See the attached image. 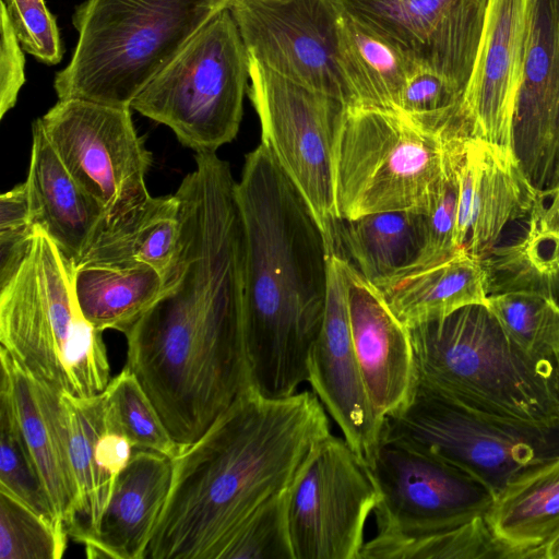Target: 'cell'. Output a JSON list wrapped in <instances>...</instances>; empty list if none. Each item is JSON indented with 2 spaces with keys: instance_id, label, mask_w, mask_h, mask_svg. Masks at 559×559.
<instances>
[{
  "instance_id": "obj_24",
  "label": "cell",
  "mask_w": 559,
  "mask_h": 559,
  "mask_svg": "<svg viewBox=\"0 0 559 559\" xmlns=\"http://www.w3.org/2000/svg\"><path fill=\"white\" fill-rule=\"evenodd\" d=\"M407 328L441 319L469 305H486L487 272L483 260L464 250L423 269L373 284Z\"/></svg>"
},
{
  "instance_id": "obj_25",
  "label": "cell",
  "mask_w": 559,
  "mask_h": 559,
  "mask_svg": "<svg viewBox=\"0 0 559 559\" xmlns=\"http://www.w3.org/2000/svg\"><path fill=\"white\" fill-rule=\"evenodd\" d=\"M337 60L355 106L400 111L408 76L421 67L382 32L341 8Z\"/></svg>"
},
{
  "instance_id": "obj_6",
  "label": "cell",
  "mask_w": 559,
  "mask_h": 559,
  "mask_svg": "<svg viewBox=\"0 0 559 559\" xmlns=\"http://www.w3.org/2000/svg\"><path fill=\"white\" fill-rule=\"evenodd\" d=\"M229 0H85L79 39L55 76L59 99L130 107L133 99Z\"/></svg>"
},
{
  "instance_id": "obj_27",
  "label": "cell",
  "mask_w": 559,
  "mask_h": 559,
  "mask_svg": "<svg viewBox=\"0 0 559 559\" xmlns=\"http://www.w3.org/2000/svg\"><path fill=\"white\" fill-rule=\"evenodd\" d=\"M485 519L500 540L528 559H543V546L559 533V456L513 478Z\"/></svg>"
},
{
  "instance_id": "obj_23",
  "label": "cell",
  "mask_w": 559,
  "mask_h": 559,
  "mask_svg": "<svg viewBox=\"0 0 559 559\" xmlns=\"http://www.w3.org/2000/svg\"><path fill=\"white\" fill-rule=\"evenodd\" d=\"M25 182L35 225L76 265L105 226V215L70 175L37 120Z\"/></svg>"
},
{
  "instance_id": "obj_42",
  "label": "cell",
  "mask_w": 559,
  "mask_h": 559,
  "mask_svg": "<svg viewBox=\"0 0 559 559\" xmlns=\"http://www.w3.org/2000/svg\"><path fill=\"white\" fill-rule=\"evenodd\" d=\"M557 361H558V367H559V354H558V356H557Z\"/></svg>"
},
{
  "instance_id": "obj_34",
  "label": "cell",
  "mask_w": 559,
  "mask_h": 559,
  "mask_svg": "<svg viewBox=\"0 0 559 559\" xmlns=\"http://www.w3.org/2000/svg\"><path fill=\"white\" fill-rule=\"evenodd\" d=\"M104 394L108 415L130 438L135 450L152 451L170 459L180 452L154 405L128 368L110 379Z\"/></svg>"
},
{
  "instance_id": "obj_1",
  "label": "cell",
  "mask_w": 559,
  "mask_h": 559,
  "mask_svg": "<svg viewBox=\"0 0 559 559\" xmlns=\"http://www.w3.org/2000/svg\"><path fill=\"white\" fill-rule=\"evenodd\" d=\"M177 260L156 301L124 333L128 368L180 451L251 384L243 336V230L235 187L183 181Z\"/></svg>"
},
{
  "instance_id": "obj_18",
  "label": "cell",
  "mask_w": 559,
  "mask_h": 559,
  "mask_svg": "<svg viewBox=\"0 0 559 559\" xmlns=\"http://www.w3.org/2000/svg\"><path fill=\"white\" fill-rule=\"evenodd\" d=\"M542 201L512 152L477 138L465 139L459 167V250L486 259L507 225L530 217Z\"/></svg>"
},
{
  "instance_id": "obj_14",
  "label": "cell",
  "mask_w": 559,
  "mask_h": 559,
  "mask_svg": "<svg viewBox=\"0 0 559 559\" xmlns=\"http://www.w3.org/2000/svg\"><path fill=\"white\" fill-rule=\"evenodd\" d=\"M379 491L376 532L441 528L485 515L491 490L464 469L405 444L382 439L368 465Z\"/></svg>"
},
{
  "instance_id": "obj_12",
  "label": "cell",
  "mask_w": 559,
  "mask_h": 559,
  "mask_svg": "<svg viewBox=\"0 0 559 559\" xmlns=\"http://www.w3.org/2000/svg\"><path fill=\"white\" fill-rule=\"evenodd\" d=\"M378 499L368 464L344 438L318 441L289 486L294 558L359 559Z\"/></svg>"
},
{
  "instance_id": "obj_39",
  "label": "cell",
  "mask_w": 559,
  "mask_h": 559,
  "mask_svg": "<svg viewBox=\"0 0 559 559\" xmlns=\"http://www.w3.org/2000/svg\"><path fill=\"white\" fill-rule=\"evenodd\" d=\"M0 118L14 107L25 83L23 48L1 4Z\"/></svg>"
},
{
  "instance_id": "obj_40",
  "label": "cell",
  "mask_w": 559,
  "mask_h": 559,
  "mask_svg": "<svg viewBox=\"0 0 559 559\" xmlns=\"http://www.w3.org/2000/svg\"><path fill=\"white\" fill-rule=\"evenodd\" d=\"M35 234L31 216L0 217V287L10 282L25 261Z\"/></svg>"
},
{
  "instance_id": "obj_10",
  "label": "cell",
  "mask_w": 559,
  "mask_h": 559,
  "mask_svg": "<svg viewBox=\"0 0 559 559\" xmlns=\"http://www.w3.org/2000/svg\"><path fill=\"white\" fill-rule=\"evenodd\" d=\"M249 79V95L261 124V143L307 202L330 253L338 254L333 153L347 105L251 59Z\"/></svg>"
},
{
  "instance_id": "obj_21",
  "label": "cell",
  "mask_w": 559,
  "mask_h": 559,
  "mask_svg": "<svg viewBox=\"0 0 559 559\" xmlns=\"http://www.w3.org/2000/svg\"><path fill=\"white\" fill-rule=\"evenodd\" d=\"M1 388L13 406L57 522L67 530L76 502L60 394L0 348Z\"/></svg>"
},
{
  "instance_id": "obj_16",
  "label": "cell",
  "mask_w": 559,
  "mask_h": 559,
  "mask_svg": "<svg viewBox=\"0 0 559 559\" xmlns=\"http://www.w3.org/2000/svg\"><path fill=\"white\" fill-rule=\"evenodd\" d=\"M512 152L545 199L559 187V0L526 1V34Z\"/></svg>"
},
{
  "instance_id": "obj_3",
  "label": "cell",
  "mask_w": 559,
  "mask_h": 559,
  "mask_svg": "<svg viewBox=\"0 0 559 559\" xmlns=\"http://www.w3.org/2000/svg\"><path fill=\"white\" fill-rule=\"evenodd\" d=\"M236 197L243 230V336L251 384L266 397L298 392L325 310L330 251L307 202L260 144Z\"/></svg>"
},
{
  "instance_id": "obj_41",
  "label": "cell",
  "mask_w": 559,
  "mask_h": 559,
  "mask_svg": "<svg viewBox=\"0 0 559 559\" xmlns=\"http://www.w3.org/2000/svg\"><path fill=\"white\" fill-rule=\"evenodd\" d=\"M543 559H559V533L543 546Z\"/></svg>"
},
{
  "instance_id": "obj_30",
  "label": "cell",
  "mask_w": 559,
  "mask_h": 559,
  "mask_svg": "<svg viewBox=\"0 0 559 559\" xmlns=\"http://www.w3.org/2000/svg\"><path fill=\"white\" fill-rule=\"evenodd\" d=\"M163 276L146 264L75 267L74 292L84 318L99 331L126 333L156 301Z\"/></svg>"
},
{
  "instance_id": "obj_5",
  "label": "cell",
  "mask_w": 559,
  "mask_h": 559,
  "mask_svg": "<svg viewBox=\"0 0 559 559\" xmlns=\"http://www.w3.org/2000/svg\"><path fill=\"white\" fill-rule=\"evenodd\" d=\"M75 265L36 226L29 253L0 287V342L27 372L58 394L103 393L110 367L103 331L82 314Z\"/></svg>"
},
{
  "instance_id": "obj_7",
  "label": "cell",
  "mask_w": 559,
  "mask_h": 559,
  "mask_svg": "<svg viewBox=\"0 0 559 559\" xmlns=\"http://www.w3.org/2000/svg\"><path fill=\"white\" fill-rule=\"evenodd\" d=\"M249 59L224 8L133 99L131 109L168 127L195 153L216 152L240 127Z\"/></svg>"
},
{
  "instance_id": "obj_13",
  "label": "cell",
  "mask_w": 559,
  "mask_h": 559,
  "mask_svg": "<svg viewBox=\"0 0 559 559\" xmlns=\"http://www.w3.org/2000/svg\"><path fill=\"white\" fill-rule=\"evenodd\" d=\"M248 58L355 106L337 60L336 0H229Z\"/></svg>"
},
{
  "instance_id": "obj_35",
  "label": "cell",
  "mask_w": 559,
  "mask_h": 559,
  "mask_svg": "<svg viewBox=\"0 0 559 559\" xmlns=\"http://www.w3.org/2000/svg\"><path fill=\"white\" fill-rule=\"evenodd\" d=\"M0 490L14 496L51 522L58 531L68 534L53 515L13 406L2 391H0Z\"/></svg>"
},
{
  "instance_id": "obj_4",
  "label": "cell",
  "mask_w": 559,
  "mask_h": 559,
  "mask_svg": "<svg viewBox=\"0 0 559 559\" xmlns=\"http://www.w3.org/2000/svg\"><path fill=\"white\" fill-rule=\"evenodd\" d=\"M408 331L418 386L479 412L559 420L557 358L527 353L486 305L465 306Z\"/></svg>"
},
{
  "instance_id": "obj_8",
  "label": "cell",
  "mask_w": 559,
  "mask_h": 559,
  "mask_svg": "<svg viewBox=\"0 0 559 559\" xmlns=\"http://www.w3.org/2000/svg\"><path fill=\"white\" fill-rule=\"evenodd\" d=\"M445 140L400 112L347 106L333 153L338 219L421 210L441 174Z\"/></svg>"
},
{
  "instance_id": "obj_20",
  "label": "cell",
  "mask_w": 559,
  "mask_h": 559,
  "mask_svg": "<svg viewBox=\"0 0 559 559\" xmlns=\"http://www.w3.org/2000/svg\"><path fill=\"white\" fill-rule=\"evenodd\" d=\"M346 278L356 358L371 404L384 421L412 400L417 388L409 331L348 259Z\"/></svg>"
},
{
  "instance_id": "obj_33",
  "label": "cell",
  "mask_w": 559,
  "mask_h": 559,
  "mask_svg": "<svg viewBox=\"0 0 559 559\" xmlns=\"http://www.w3.org/2000/svg\"><path fill=\"white\" fill-rule=\"evenodd\" d=\"M466 138L462 135L445 140L441 174L421 209L426 217L425 246L412 270L441 263L460 251L455 241L459 167Z\"/></svg>"
},
{
  "instance_id": "obj_2",
  "label": "cell",
  "mask_w": 559,
  "mask_h": 559,
  "mask_svg": "<svg viewBox=\"0 0 559 559\" xmlns=\"http://www.w3.org/2000/svg\"><path fill=\"white\" fill-rule=\"evenodd\" d=\"M330 433L313 391L273 399L251 386L173 457L170 491L145 559H218L235 531L290 486L312 447Z\"/></svg>"
},
{
  "instance_id": "obj_9",
  "label": "cell",
  "mask_w": 559,
  "mask_h": 559,
  "mask_svg": "<svg viewBox=\"0 0 559 559\" xmlns=\"http://www.w3.org/2000/svg\"><path fill=\"white\" fill-rule=\"evenodd\" d=\"M382 439L464 469L496 497L524 471L559 456V420L540 424L479 412L417 385L412 400L384 419Z\"/></svg>"
},
{
  "instance_id": "obj_38",
  "label": "cell",
  "mask_w": 559,
  "mask_h": 559,
  "mask_svg": "<svg viewBox=\"0 0 559 559\" xmlns=\"http://www.w3.org/2000/svg\"><path fill=\"white\" fill-rule=\"evenodd\" d=\"M24 51L46 64L61 61L63 49L45 0H1Z\"/></svg>"
},
{
  "instance_id": "obj_11",
  "label": "cell",
  "mask_w": 559,
  "mask_h": 559,
  "mask_svg": "<svg viewBox=\"0 0 559 559\" xmlns=\"http://www.w3.org/2000/svg\"><path fill=\"white\" fill-rule=\"evenodd\" d=\"M37 122L70 175L99 205L106 225L148 200L145 176L152 154L134 128L130 107L59 99Z\"/></svg>"
},
{
  "instance_id": "obj_15",
  "label": "cell",
  "mask_w": 559,
  "mask_h": 559,
  "mask_svg": "<svg viewBox=\"0 0 559 559\" xmlns=\"http://www.w3.org/2000/svg\"><path fill=\"white\" fill-rule=\"evenodd\" d=\"M462 94L472 75L490 0H336Z\"/></svg>"
},
{
  "instance_id": "obj_26",
  "label": "cell",
  "mask_w": 559,
  "mask_h": 559,
  "mask_svg": "<svg viewBox=\"0 0 559 559\" xmlns=\"http://www.w3.org/2000/svg\"><path fill=\"white\" fill-rule=\"evenodd\" d=\"M179 238L177 195H151L130 216L111 225L105 224L75 267L146 264L166 282L177 260Z\"/></svg>"
},
{
  "instance_id": "obj_36",
  "label": "cell",
  "mask_w": 559,
  "mask_h": 559,
  "mask_svg": "<svg viewBox=\"0 0 559 559\" xmlns=\"http://www.w3.org/2000/svg\"><path fill=\"white\" fill-rule=\"evenodd\" d=\"M288 502L289 487L264 501L230 536L218 559H295Z\"/></svg>"
},
{
  "instance_id": "obj_22",
  "label": "cell",
  "mask_w": 559,
  "mask_h": 559,
  "mask_svg": "<svg viewBox=\"0 0 559 559\" xmlns=\"http://www.w3.org/2000/svg\"><path fill=\"white\" fill-rule=\"evenodd\" d=\"M173 483V459L134 450L119 474L87 558L144 559Z\"/></svg>"
},
{
  "instance_id": "obj_31",
  "label": "cell",
  "mask_w": 559,
  "mask_h": 559,
  "mask_svg": "<svg viewBox=\"0 0 559 559\" xmlns=\"http://www.w3.org/2000/svg\"><path fill=\"white\" fill-rule=\"evenodd\" d=\"M359 559H528L500 540L485 515L465 523L411 532H376Z\"/></svg>"
},
{
  "instance_id": "obj_32",
  "label": "cell",
  "mask_w": 559,
  "mask_h": 559,
  "mask_svg": "<svg viewBox=\"0 0 559 559\" xmlns=\"http://www.w3.org/2000/svg\"><path fill=\"white\" fill-rule=\"evenodd\" d=\"M486 306L527 353L557 358L559 301L555 297L533 289H511L488 295Z\"/></svg>"
},
{
  "instance_id": "obj_19",
  "label": "cell",
  "mask_w": 559,
  "mask_h": 559,
  "mask_svg": "<svg viewBox=\"0 0 559 559\" xmlns=\"http://www.w3.org/2000/svg\"><path fill=\"white\" fill-rule=\"evenodd\" d=\"M526 1H489L480 46L462 102L471 135L508 152H512V120L526 34Z\"/></svg>"
},
{
  "instance_id": "obj_28",
  "label": "cell",
  "mask_w": 559,
  "mask_h": 559,
  "mask_svg": "<svg viewBox=\"0 0 559 559\" xmlns=\"http://www.w3.org/2000/svg\"><path fill=\"white\" fill-rule=\"evenodd\" d=\"M68 448L76 486V502L67 532L85 546L96 535L114 485L103 475L97 440L106 425L104 392L90 397L60 394Z\"/></svg>"
},
{
  "instance_id": "obj_37",
  "label": "cell",
  "mask_w": 559,
  "mask_h": 559,
  "mask_svg": "<svg viewBox=\"0 0 559 559\" xmlns=\"http://www.w3.org/2000/svg\"><path fill=\"white\" fill-rule=\"evenodd\" d=\"M68 534L0 490V559H60Z\"/></svg>"
},
{
  "instance_id": "obj_29",
  "label": "cell",
  "mask_w": 559,
  "mask_h": 559,
  "mask_svg": "<svg viewBox=\"0 0 559 559\" xmlns=\"http://www.w3.org/2000/svg\"><path fill=\"white\" fill-rule=\"evenodd\" d=\"M340 248L372 284L412 270L425 246L426 217L414 207L338 221Z\"/></svg>"
},
{
  "instance_id": "obj_17",
  "label": "cell",
  "mask_w": 559,
  "mask_h": 559,
  "mask_svg": "<svg viewBox=\"0 0 559 559\" xmlns=\"http://www.w3.org/2000/svg\"><path fill=\"white\" fill-rule=\"evenodd\" d=\"M347 259L328 260L325 310L308 357V380L343 438L369 465L382 440L383 420L368 396L356 358L347 304Z\"/></svg>"
}]
</instances>
